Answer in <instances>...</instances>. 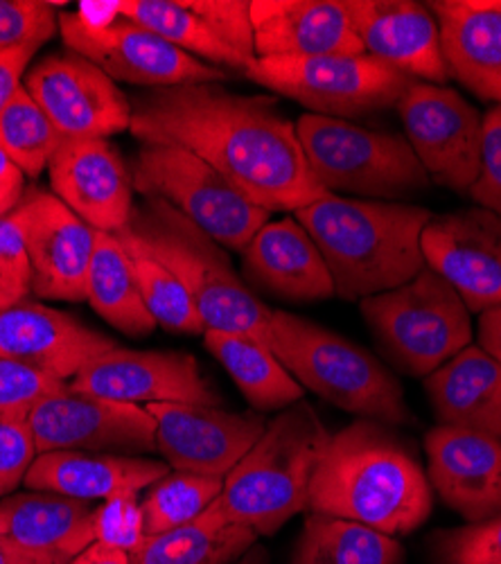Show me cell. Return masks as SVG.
Returning <instances> with one entry per match:
<instances>
[{
  "mask_svg": "<svg viewBox=\"0 0 501 564\" xmlns=\"http://www.w3.org/2000/svg\"><path fill=\"white\" fill-rule=\"evenodd\" d=\"M48 172L53 195L84 224L113 235L129 226L133 176L109 140H64Z\"/></svg>",
  "mask_w": 501,
  "mask_h": 564,
  "instance_id": "19",
  "label": "cell"
},
{
  "mask_svg": "<svg viewBox=\"0 0 501 564\" xmlns=\"http://www.w3.org/2000/svg\"><path fill=\"white\" fill-rule=\"evenodd\" d=\"M0 275L23 296L30 294L32 267L19 206L6 217H0Z\"/></svg>",
  "mask_w": 501,
  "mask_h": 564,
  "instance_id": "44",
  "label": "cell"
},
{
  "mask_svg": "<svg viewBox=\"0 0 501 564\" xmlns=\"http://www.w3.org/2000/svg\"><path fill=\"white\" fill-rule=\"evenodd\" d=\"M96 508L55 492H14L0 499V535L68 564L96 542Z\"/></svg>",
  "mask_w": 501,
  "mask_h": 564,
  "instance_id": "27",
  "label": "cell"
},
{
  "mask_svg": "<svg viewBox=\"0 0 501 564\" xmlns=\"http://www.w3.org/2000/svg\"><path fill=\"white\" fill-rule=\"evenodd\" d=\"M36 452H156V422L145 406L84 395L68 387L43 398L25 417Z\"/></svg>",
  "mask_w": 501,
  "mask_h": 564,
  "instance_id": "13",
  "label": "cell"
},
{
  "mask_svg": "<svg viewBox=\"0 0 501 564\" xmlns=\"http://www.w3.org/2000/svg\"><path fill=\"white\" fill-rule=\"evenodd\" d=\"M23 183L25 181L0 185V217H6L8 213H12L21 204V199H23Z\"/></svg>",
  "mask_w": 501,
  "mask_h": 564,
  "instance_id": "49",
  "label": "cell"
},
{
  "mask_svg": "<svg viewBox=\"0 0 501 564\" xmlns=\"http://www.w3.org/2000/svg\"><path fill=\"white\" fill-rule=\"evenodd\" d=\"M41 45H19V48L0 51V113L17 98L28 77V66Z\"/></svg>",
  "mask_w": 501,
  "mask_h": 564,
  "instance_id": "45",
  "label": "cell"
},
{
  "mask_svg": "<svg viewBox=\"0 0 501 564\" xmlns=\"http://www.w3.org/2000/svg\"><path fill=\"white\" fill-rule=\"evenodd\" d=\"M131 176L133 191L163 199L229 251L242 253L271 215L204 159L165 140H141Z\"/></svg>",
  "mask_w": 501,
  "mask_h": 564,
  "instance_id": "9",
  "label": "cell"
},
{
  "mask_svg": "<svg viewBox=\"0 0 501 564\" xmlns=\"http://www.w3.org/2000/svg\"><path fill=\"white\" fill-rule=\"evenodd\" d=\"M406 143L443 187L466 193L479 176L483 113L447 86L412 82L395 105Z\"/></svg>",
  "mask_w": 501,
  "mask_h": 564,
  "instance_id": "12",
  "label": "cell"
},
{
  "mask_svg": "<svg viewBox=\"0 0 501 564\" xmlns=\"http://www.w3.org/2000/svg\"><path fill=\"white\" fill-rule=\"evenodd\" d=\"M421 247L427 269L445 278L470 312L501 303V217L479 206L432 215Z\"/></svg>",
  "mask_w": 501,
  "mask_h": 564,
  "instance_id": "17",
  "label": "cell"
},
{
  "mask_svg": "<svg viewBox=\"0 0 501 564\" xmlns=\"http://www.w3.org/2000/svg\"><path fill=\"white\" fill-rule=\"evenodd\" d=\"M290 564H404V553L386 533L309 512Z\"/></svg>",
  "mask_w": 501,
  "mask_h": 564,
  "instance_id": "31",
  "label": "cell"
},
{
  "mask_svg": "<svg viewBox=\"0 0 501 564\" xmlns=\"http://www.w3.org/2000/svg\"><path fill=\"white\" fill-rule=\"evenodd\" d=\"M328 443V430L307 402L283 409L224 479L206 514L217 524L244 527L258 538L279 533L292 517L309 510L312 479Z\"/></svg>",
  "mask_w": 501,
  "mask_h": 564,
  "instance_id": "4",
  "label": "cell"
},
{
  "mask_svg": "<svg viewBox=\"0 0 501 564\" xmlns=\"http://www.w3.org/2000/svg\"><path fill=\"white\" fill-rule=\"evenodd\" d=\"M62 3L45 0H0V51L43 45L59 30Z\"/></svg>",
  "mask_w": 501,
  "mask_h": 564,
  "instance_id": "38",
  "label": "cell"
},
{
  "mask_svg": "<svg viewBox=\"0 0 501 564\" xmlns=\"http://www.w3.org/2000/svg\"><path fill=\"white\" fill-rule=\"evenodd\" d=\"M271 560H269V551L264 549V546H260V544H255V546H251L236 564H269Z\"/></svg>",
  "mask_w": 501,
  "mask_h": 564,
  "instance_id": "52",
  "label": "cell"
},
{
  "mask_svg": "<svg viewBox=\"0 0 501 564\" xmlns=\"http://www.w3.org/2000/svg\"><path fill=\"white\" fill-rule=\"evenodd\" d=\"M479 348L501 366V303L479 314Z\"/></svg>",
  "mask_w": 501,
  "mask_h": 564,
  "instance_id": "46",
  "label": "cell"
},
{
  "mask_svg": "<svg viewBox=\"0 0 501 564\" xmlns=\"http://www.w3.org/2000/svg\"><path fill=\"white\" fill-rule=\"evenodd\" d=\"M0 564H59L57 560L28 551L12 542L10 538L0 535Z\"/></svg>",
  "mask_w": 501,
  "mask_h": 564,
  "instance_id": "47",
  "label": "cell"
},
{
  "mask_svg": "<svg viewBox=\"0 0 501 564\" xmlns=\"http://www.w3.org/2000/svg\"><path fill=\"white\" fill-rule=\"evenodd\" d=\"M204 344L231 375L253 411H283L303 400V387L266 344L215 330L204 333Z\"/></svg>",
  "mask_w": 501,
  "mask_h": 564,
  "instance_id": "30",
  "label": "cell"
},
{
  "mask_svg": "<svg viewBox=\"0 0 501 564\" xmlns=\"http://www.w3.org/2000/svg\"><path fill=\"white\" fill-rule=\"evenodd\" d=\"M296 135L316 183L328 195L397 202L427 191L432 183L400 133L303 113Z\"/></svg>",
  "mask_w": 501,
  "mask_h": 564,
  "instance_id": "7",
  "label": "cell"
},
{
  "mask_svg": "<svg viewBox=\"0 0 501 564\" xmlns=\"http://www.w3.org/2000/svg\"><path fill=\"white\" fill-rule=\"evenodd\" d=\"M363 53L409 79L443 86L449 79L440 25L414 0H344Z\"/></svg>",
  "mask_w": 501,
  "mask_h": 564,
  "instance_id": "20",
  "label": "cell"
},
{
  "mask_svg": "<svg viewBox=\"0 0 501 564\" xmlns=\"http://www.w3.org/2000/svg\"><path fill=\"white\" fill-rule=\"evenodd\" d=\"M129 131L193 152L269 213H296L328 195L305 161L296 122L269 96L217 84L150 88L131 100Z\"/></svg>",
  "mask_w": 501,
  "mask_h": 564,
  "instance_id": "1",
  "label": "cell"
},
{
  "mask_svg": "<svg viewBox=\"0 0 501 564\" xmlns=\"http://www.w3.org/2000/svg\"><path fill=\"white\" fill-rule=\"evenodd\" d=\"M190 10L213 30V34L253 64L255 39L251 23V0H188Z\"/></svg>",
  "mask_w": 501,
  "mask_h": 564,
  "instance_id": "40",
  "label": "cell"
},
{
  "mask_svg": "<svg viewBox=\"0 0 501 564\" xmlns=\"http://www.w3.org/2000/svg\"><path fill=\"white\" fill-rule=\"evenodd\" d=\"M258 59L363 55L344 0H251Z\"/></svg>",
  "mask_w": 501,
  "mask_h": 564,
  "instance_id": "23",
  "label": "cell"
},
{
  "mask_svg": "<svg viewBox=\"0 0 501 564\" xmlns=\"http://www.w3.org/2000/svg\"><path fill=\"white\" fill-rule=\"evenodd\" d=\"M62 143V133L23 86L0 113V148L25 176L36 178L43 170H48Z\"/></svg>",
  "mask_w": 501,
  "mask_h": 564,
  "instance_id": "36",
  "label": "cell"
},
{
  "mask_svg": "<svg viewBox=\"0 0 501 564\" xmlns=\"http://www.w3.org/2000/svg\"><path fill=\"white\" fill-rule=\"evenodd\" d=\"M23 86L64 140H107L131 127V100L100 66L77 53L45 57Z\"/></svg>",
  "mask_w": 501,
  "mask_h": 564,
  "instance_id": "14",
  "label": "cell"
},
{
  "mask_svg": "<svg viewBox=\"0 0 501 564\" xmlns=\"http://www.w3.org/2000/svg\"><path fill=\"white\" fill-rule=\"evenodd\" d=\"M59 32L70 53L100 66L113 82L150 90L229 79L226 70L184 53L152 30L122 17L105 25H90L77 12H62Z\"/></svg>",
  "mask_w": 501,
  "mask_h": 564,
  "instance_id": "11",
  "label": "cell"
},
{
  "mask_svg": "<svg viewBox=\"0 0 501 564\" xmlns=\"http://www.w3.org/2000/svg\"><path fill=\"white\" fill-rule=\"evenodd\" d=\"M86 301L124 335L145 337L154 333L156 321L141 296L129 253L113 232H96V251L86 278Z\"/></svg>",
  "mask_w": 501,
  "mask_h": 564,
  "instance_id": "29",
  "label": "cell"
},
{
  "mask_svg": "<svg viewBox=\"0 0 501 564\" xmlns=\"http://www.w3.org/2000/svg\"><path fill=\"white\" fill-rule=\"evenodd\" d=\"M242 271L253 288L292 303L335 296L330 269L296 217L266 221L242 251Z\"/></svg>",
  "mask_w": 501,
  "mask_h": 564,
  "instance_id": "24",
  "label": "cell"
},
{
  "mask_svg": "<svg viewBox=\"0 0 501 564\" xmlns=\"http://www.w3.org/2000/svg\"><path fill=\"white\" fill-rule=\"evenodd\" d=\"M30 253V294L81 303L96 232L53 193H28L19 204Z\"/></svg>",
  "mask_w": 501,
  "mask_h": 564,
  "instance_id": "18",
  "label": "cell"
},
{
  "mask_svg": "<svg viewBox=\"0 0 501 564\" xmlns=\"http://www.w3.org/2000/svg\"><path fill=\"white\" fill-rule=\"evenodd\" d=\"M17 181H25V174L10 161L6 150L0 148V185L17 183Z\"/></svg>",
  "mask_w": 501,
  "mask_h": 564,
  "instance_id": "50",
  "label": "cell"
},
{
  "mask_svg": "<svg viewBox=\"0 0 501 564\" xmlns=\"http://www.w3.org/2000/svg\"><path fill=\"white\" fill-rule=\"evenodd\" d=\"M170 473L165 460L127 454L45 452L39 454L23 481L28 490L55 492L79 501H109L145 492Z\"/></svg>",
  "mask_w": 501,
  "mask_h": 564,
  "instance_id": "26",
  "label": "cell"
},
{
  "mask_svg": "<svg viewBox=\"0 0 501 564\" xmlns=\"http://www.w3.org/2000/svg\"><path fill=\"white\" fill-rule=\"evenodd\" d=\"M244 77L298 102L307 113L339 120L395 107L414 82L367 53L255 59Z\"/></svg>",
  "mask_w": 501,
  "mask_h": 564,
  "instance_id": "10",
  "label": "cell"
},
{
  "mask_svg": "<svg viewBox=\"0 0 501 564\" xmlns=\"http://www.w3.org/2000/svg\"><path fill=\"white\" fill-rule=\"evenodd\" d=\"M68 389L135 406L163 402L221 406V398L202 375L199 361L186 352L118 346L86 364L68 382Z\"/></svg>",
  "mask_w": 501,
  "mask_h": 564,
  "instance_id": "16",
  "label": "cell"
},
{
  "mask_svg": "<svg viewBox=\"0 0 501 564\" xmlns=\"http://www.w3.org/2000/svg\"><path fill=\"white\" fill-rule=\"evenodd\" d=\"M440 425L501 441V366L479 346H468L425 378Z\"/></svg>",
  "mask_w": 501,
  "mask_h": 564,
  "instance_id": "28",
  "label": "cell"
},
{
  "mask_svg": "<svg viewBox=\"0 0 501 564\" xmlns=\"http://www.w3.org/2000/svg\"><path fill=\"white\" fill-rule=\"evenodd\" d=\"M468 197L479 208L501 217V105L483 113L479 176L468 191Z\"/></svg>",
  "mask_w": 501,
  "mask_h": 564,
  "instance_id": "42",
  "label": "cell"
},
{
  "mask_svg": "<svg viewBox=\"0 0 501 564\" xmlns=\"http://www.w3.org/2000/svg\"><path fill=\"white\" fill-rule=\"evenodd\" d=\"M449 77L501 105V0H434Z\"/></svg>",
  "mask_w": 501,
  "mask_h": 564,
  "instance_id": "25",
  "label": "cell"
},
{
  "mask_svg": "<svg viewBox=\"0 0 501 564\" xmlns=\"http://www.w3.org/2000/svg\"><path fill=\"white\" fill-rule=\"evenodd\" d=\"M36 456L28 422L0 417V499L17 492Z\"/></svg>",
  "mask_w": 501,
  "mask_h": 564,
  "instance_id": "43",
  "label": "cell"
},
{
  "mask_svg": "<svg viewBox=\"0 0 501 564\" xmlns=\"http://www.w3.org/2000/svg\"><path fill=\"white\" fill-rule=\"evenodd\" d=\"M429 486L468 524L501 512V441L438 425L427 432Z\"/></svg>",
  "mask_w": 501,
  "mask_h": 564,
  "instance_id": "22",
  "label": "cell"
},
{
  "mask_svg": "<svg viewBox=\"0 0 501 564\" xmlns=\"http://www.w3.org/2000/svg\"><path fill=\"white\" fill-rule=\"evenodd\" d=\"M143 199V206H133L124 232L188 290L206 333L242 335L266 344L271 310L244 285L226 251L163 199Z\"/></svg>",
  "mask_w": 501,
  "mask_h": 564,
  "instance_id": "5",
  "label": "cell"
},
{
  "mask_svg": "<svg viewBox=\"0 0 501 564\" xmlns=\"http://www.w3.org/2000/svg\"><path fill=\"white\" fill-rule=\"evenodd\" d=\"M68 564H131V560H129V553H124V551L94 542L88 549H84L77 557H73Z\"/></svg>",
  "mask_w": 501,
  "mask_h": 564,
  "instance_id": "48",
  "label": "cell"
},
{
  "mask_svg": "<svg viewBox=\"0 0 501 564\" xmlns=\"http://www.w3.org/2000/svg\"><path fill=\"white\" fill-rule=\"evenodd\" d=\"M269 350L292 378L337 409L382 425H416L395 375L369 350L314 321L271 312Z\"/></svg>",
  "mask_w": 501,
  "mask_h": 564,
  "instance_id": "6",
  "label": "cell"
},
{
  "mask_svg": "<svg viewBox=\"0 0 501 564\" xmlns=\"http://www.w3.org/2000/svg\"><path fill=\"white\" fill-rule=\"evenodd\" d=\"M21 301H25V296L21 292H17L10 282L0 275V310H8Z\"/></svg>",
  "mask_w": 501,
  "mask_h": 564,
  "instance_id": "51",
  "label": "cell"
},
{
  "mask_svg": "<svg viewBox=\"0 0 501 564\" xmlns=\"http://www.w3.org/2000/svg\"><path fill=\"white\" fill-rule=\"evenodd\" d=\"M309 512L397 538L427 522L432 486L416 452L393 427L359 417L330 436L312 479Z\"/></svg>",
  "mask_w": 501,
  "mask_h": 564,
  "instance_id": "2",
  "label": "cell"
},
{
  "mask_svg": "<svg viewBox=\"0 0 501 564\" xmlns=\"http://www.w3.org/2000/svg\"><path fill=\"white\" fill-rule=\"evenodd\" d=\"M359 310L384 357L416 378H427L472 339L470 310L432 269L402 288L359 301Z\"/></svg>",
  "mask_w": 501,
  "mask_h": 564,
  "instance_id": "8",
  "label": "cell"
},
{
  "mask_svg": "<svg viewBox=\"0 0 501 564\" xmlns=\"http://www.w3.org/2000/svg\"><path fill=\"white\" fill-rule=\"evenodd\" d=\"M118 238L122 240L129 253L135 282H139L141 296L150 314L154 316L156 325L176 335L204 337L206 325L202 321V314L195 301L190 299L188 290L178 282V278L165 264H161L148 249L135 242L129 232L122 230L118 232Z\"/></svg>",
  "mask_w": 501,
  "mask_h": 564,
  "instance_id": "34",
  "label": "cell"
},
{
  "mask_svg": "<svg viewBox=\"0 0 501 564\" xmlns=\"http://www.w3.org/2000/svg\"><path fill=\"white\" fill-rule=\"evenodd\" d=\"M294 217L322 251L335 296L346 301L391 292L427 269L421 247L427 208L326 195Z\"/></svg>",
  "mask_w": 501,
  "mask_h": 564,
  "instance_id": "3",
  "label": "cell"
},
{
  "mask_svg": "<svg viewBox=\"0 0 501 564\" xmlns=\"http://www.w3.org/2000/svg\"><path fill=\"white\" fill-rule=\"evenodd\" d=\"M224 488L221 479L178 473H170L152 484L141 499L145 535H161L176 529H184L208 510Z\"/></svg>",
  "mask_w": 501,
  "mask_h": 564,
  "instance_id": "35",
  "label": "cell"
},
{
  "mask_svg": "<svg viewBox=\"0 0 501 564\" xmlns=\"http://www.w3.org/2000/svg\"><path fill=\"white\" fill-rule=\"evenodd\" d=\"M118 17L152 30L176 48L219 70L231 68L244 75L251 66L213 34V30L190 10L188 0H120Z\"/></svg>",
  "mask_w": 501,
  "mask_h": 564,
  "instance_id": "33",
  "label": "cell"
},
{
  "mask_svg": "<svg viewBox=\"0 0 501 564\" xmlns=\"http://www.w3.org/2000/svg\"><path fill=\"white\" fill-rule=\"evenodd\" d=\"M118 348L109 337L90 330L70 314L21 301L0 310V357L70 382L94 359Z\"/></svg>",
  "mask_w": 501,
  "mask_h": 564,
  "instance_id": "21",
  "label": "cell"
},
{
  "mask_svg": "<svg viewBox=\"0 0 501 564\" xmlns=\"http://www.w3.org/2000/svg\"><path fill=\"white\" fill-rule=\"evenodd\" d=\"M145 538L139 495L116 497L96 508V542L131 555Z\"/></svg>",
  "mask_w": 501,
  "mask_h": 564,
  "instance_id": "41",
  "label": "cell"
},
{
  "mask_svg": "<svg viewBox=\"0 0 501 564\" xmlns=\"http://www.w3.org/2000/svg\"><path fill=\"white\" fill-rule=\"evenodd\" d=\"M258 535L238 524H217L204 512L197 522L150 535L135 549L131 564H236Z\"/></svg>",
  "mask_w": 501,
  "mask_h": 564,
  "instance_id": "32",
  "label": "cell"
},
{
  "mask_svg": "<svg viewBox=\"0 0 501 564\" xmlns=\"http://www.w3.org/2000/svg\"><path fill=\"white\" fill-rule=\"evenodd\" d=\"M68 384L36 368L0 357V417L25 420L28 413Z\"/></svg>",
  "mask_w": 501,
  "mask_h": 564,
  "instance_id": "39",
  "label": "cell"
},
{
  "mask_svg": "<svg viewBox=\"0 0 501 564\" xmlns=\"http://www.w3.org/2000/svg\"><path fill=\"white\" fill-rule=\"evenodd\" d=\"M432 549L436 564H501V512L436 533Z\"/></svg>",
  "mask_w": 501,
  "mask_h": 564,
  "instance_id": "37",
  "label": "cell"
},
{
  "mask_svg": "<svg viewBox=\"0 0 501 564\" xmlns=\"http://www.w3.org/2000/svg\"><path fill=\"white\" fill-rule=\"evenodd\" d=\"M156 422V452L170 469L226 479L266 430L258 411H226L204 404H148Z\"/></svg>",
  "mask_w": 501,
  "mask_h": 564,
  "instance_id": "15",
  "label": "cell"
}]
</instances>
